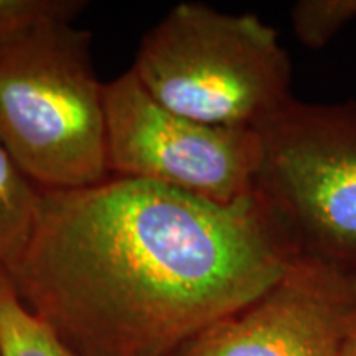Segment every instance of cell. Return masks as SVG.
Segmentation results:
<instances>
[{
	"label": "cell",
	"mask_w": 356,
	"mask_h": 356,
	"mask_svg": "<svg viewBox=\"0 0 356 356\" xmlns=\"http://www.w3.org/2000/svg\"><path fill=\"white\" fill-rule=\"evenodd\" d=\"M299 254L257 190L221 204L109 177L43 191L29 246L6 270L26 309L78 356H172Z\"/></svg>",
	"instance_id": "6da1fadb"
},
{
	"label": "cell",
	"mask_w": 356,
	"mask_h": 356,
	"mask_svg": "<svg viewBox=\"0 0 356 356\" xmlns=\"http://www.w3.org/2000/svg\"><path fill=\"white\" fill-rule=\"evenodd\" d=\"M0 142L42 191L108 180L104 84L91 33L51 20L0 43Z\"/></svg>",
	"instance_id": "7a4b0ae2"
},
{
	"label": "cell",
	"mask_w": 356,
	"mask_h": 356,
	"mask_svg": "<svg viewBox=\"0 0 356 356\" xmlns=\"http://www.w3.org/2000/svg\"><path fill=\"white\" fill-rule=\"evenodd\" d=\"M131 71L159 104L213 126L256 129L292 99V61L254 13L178 3L150 29Z\"/></svg>",
	"instance_id": "3957f363"
},
{
	"label": "cell",
	"mask_w": 356,
	"mask_h": 356,
	"mask_svg": "<svg viewBox=\"0 0 356 356\" xmlns=\"http://www.w3.org/2000/svg\"><path fill=\"white\" fill-rule=\"evenodd\" d=\"M256 131V190L300 254L356 269V101L292 97Z\"/></svg>",
	"instance_id": "277c9868"
},
{
	"label": "cell",
	"mask_w": 356,
	"mask_h": 356,
	"mask_svg": "<svg viewBox=\"0 0 356 356\" xmlns=\"http://www.w3.org/2000/svg\"><path fill=\"white\" fill-rule=\"evenodd\" d=\"M104 115L111 177L154 181L221 204L256 190V129L213 126L172 113L131 70L104 84Z\"/></svg>",
	"instance_id": "5b68a950"
},
{
	"label": "cell",
	"mask_w": 356,
	"mask_h": 356,
	"mask_svg": "<svg viewBox=\"0 0 356 356\" xmlns=\"http://www.w3.org/2000/svg\"><path fill=\"white\" fill-rule=\"evenodd\" d=\"M356 328V269L299 254L267 291L172 356H341Z\"/></svg>",
	"instance_id": "8992f818"
},
{
	"label": "cell",
	"mask_w": 356,
	"mask_h": 356,
	"mask_svg": "<svg viewBox=\"0 0 356 356\" xmlns=\"http://www.w3.org/2000/svg\"><path fill=\"white\" fill-rule=\"evenodd\" d=\"M43 191L17 165L0 142V266L10 270L22 259L35 225Z\"/></svg>",
	"instance_id": "52a82bcc"
},
{
	"label": "cell",
	"mask_w": 356,
	"mask_h": 356,
	"mask_svg": "<svg viewBox=\"0 0 356 356\" xmlns=\"http://www.w3.org/2000/svg\"><path fill=\"white\" fill-rule=\"evenodd\" d=\"M0 356H78L26 309L0 266Z\"/></svg>",
	"instance_id": "ba28073f"
},
{
	"label": "cell",
	"mask_w": 356,
	"mask_h": 356,
	"mask_svg": "<svg viewBox=\"0 0 356 356\" xmlns=\"http://www.w3.org/2000/svg\"><path fill=\"white\" fill-rule=\"evenodd\" d=\"M353 20L356 0H300L291 10L296 37L314 50L323 48Z\"/></svg>",
	"instance_id": "9c48e42d"
},
{
	"label": "cell",
	"mask_w": 356,
	"mask_h": 356,
	"mask_svg": "<svg viewBox=\"0 0 356 356\" xmlns=\"http://www.w3.org/2000/svg\"><path fill=\"white\" fill-rule=\"evenodd\" d=\"M84 7L81 0H0V43L44 22H73Z\"/></svg>",
	"instance_id": "30bf717a"
},
{
	"label": "cell",
	"mask_w": 356,
	"mask_h": 356,
	"mask_svg": "<svg viewBox=\"0 0 356 356\" xmlns=\"http://www.w3.org/2000/svg\"><path fill=\"white\" fill-rule=\"evenodd\" d=\"M341 356H356V328H355V332L351 333L350 340L346 341V345H345L343 353H341Z\"/></svg>",
	"instance_id": "8fae6325"
}]
</instances>
